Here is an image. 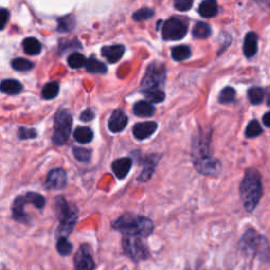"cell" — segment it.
<instances>
[{
	"label": "cell",
	"instance_id": "ac0fdd59",
	"mask_svg": "<svg viewBox=\"0 0 270 270\" xmlns=\"http://www.w3.org/2000/svg\"><path fill=\"white\" fill-rule=\"evenodd\" d=\"M244 54L246 57H252L257 51V36L255 33L250 32L245 37L244 40Z\"/></svg>",
	"mask_w": 270,
	"mask_h": 270
},
{
	"label": "cell",
	"instance_id": "ba28073f",
	"mask_svg": "<svg viewBox=\"0 0 270 270\" xmlns=\"http://www.w3.org/2000/svg\"><path fill=\"white\" fill-rule=\"evenodd\" d=\"M166 79V70L165 67L158 62L150 65L147 69L145 77L143 78L141 89L142 92L154 89H161L165 84Z\"/></svg>",
	"mask_w": 270,
	"mask_h": 270
},
{
	"label": "cell",
	"instance_id": "60d3db41",
	"mask_svg": "<svg viewBox=\"0 0 270 270\" xmlns=\"http://www.w3.org/2000/svg\"><path fill=\"white\" fill-rule=\"evenodd\" d=\"M94 112L90 109H88L86 111H84L83 113L80 114V121H83V122H90L92 121V119L94 118Z\"/></svg>",
	"mask_w": 270,
	"mask_h": 270
},
{
	"label": "cell",
	"instance_id": "f546056e",
	"mask_svg": "<svg viewBox=\"0 0 270 270\" xmlns=\"http://www.w3.org/2000/svg\"><path fill=\"white\" fill-rule=\"evenodd\" d=\"M12 67H13V69L16 71L24 72V71L32 70L34 68V64L28 59L19 57V58H15L13 61H12Z\"/></svg>",
	"mask_w": 270,
	"mask_h": 270
},
{
	"label": "cell",
	"instance_id": "9c48e42d",
	"mask_svg": "<svg viewBox=\"0 0 270 270\" xmlns=\"http://www.w3.org/2000/svg\"><path fill=\"white\" fill-rule=\"evenodd\" d=\"M123 248L126 255L136 263L145 261L149 257L148 247L141 237L125 235L123 238Z\"/></svg>",
	"mask_w": 270,
	"mask_h": 270
},
{
	"label": "cell",
	"instance_id": "f35d334b",
	"mask_svg": "<svg viewBox=\"0 0 270 270\" xmlns=\"http://www.w3.org/2000/svg\"><path fill=\"white\" fill-rule=\"evenodd\" d=\"M193 0H174V8L179 11H188L192 8Z\"/></svg>",
	"mask_w": 270,
	"mask_h": 270
},
{
	"label": "cell",
	"instance_id": "7c38bea8",
	"mask_svg": "<svg viewBox=\"0 0 270 270\" xmlns=\"http://www.w3.org/2000/svg\"><path fill=\"white\" fill-rule=\"evenodd\" d=\"M67 185V173L61 168L53 169L49 172L45 188L49 190H59Z\"/></svg>",
	"mask_w": 270,
	"mask_h": 270
},
{
	"label": "cell",
	"instance_id": "2e32d148",
	"mask_svg": "<svg viewBox=\"0 0 270 270\" xmlns=\"http://www.w3.org/2000/svg\"><path fill=\"white\" fill-rule=\"evenodd\" d=\"M158 161H159V158L156 155L147 156L145 162H144L143 171L139 177V180L143 181V183H146V181L150 180V179L152 178V175L155 171L156 165H158Z\"/></svg>",
	"mask_w": 270,
	"mask_h": 270
},
{
	"label": "cell",
	"instance_id": "74e56055",
	"mask_svg": "<svg viewBox=\"0 0 270 270\" xmlns=\"http://www.w3.org/2000/svg\"><path fill=\"white\" fill-rule=\"evenodd\" d=\"M36 136L37 133L34 129H29L24 127H20L18 129V137H19L20 140H31L34 139Z\"/></svg>",
	"mask_w": 270,
	"mask_h": 270
},
{
	"label": "cell",
	"instance_id": "f1b7e54d",
	"mask_svg": "<svg viewBox=\"0 0 270 270\" xmlns=\"http://www.w3.org/2000/svg\"><path fill=\"white\" fill-rule=\"evenodd\" d=\"M56 247H57L58 253L62 256H67L69 254H71L72 250H73L72 244L67 240L66 236H60L58 238L57 244H56Z\"/></svg>",
	"mask_w": 270,
	"mask_h": 270
},
{
	"label": "cell",
	"instance_id": "4fadbf2b",
	"mask_svg": "<svg viewBox=\"0 0 270 270\" xmlns=\"http://www.w3.org/2000/svg\"><path fill=\"white\" fill-rule=\"evenodd\" d=\"M158 124L155 122H144L136 124L133 127V135L136 140L144 141L155 133Z\"/></svg>",
	"mask_w": 270,
	"mask_h": 270
},
{
	"label": "cell",
	"instance_id": "8992f818",
	"mask_svg": "<svg viewBox=\"0 0 270 270\" xmlns=\"http://www.w3.org/2000/svg\"><path fill=\"white\" fill-rule=\"evenodd\" d=\"M28 204L34 205L36 208L42 209L46 205V199L41 194L36 192H27L17 197L13 204V217L17 222L27 224L30 222L29 216L24 212V207Z\"/></svg>",
	"mask_w": 270,
	"mask_h": 270
},
{
	"label": "cell",
	"instance_id": "5bb4252c",
	"mask_svg": "<svg viewBox=\"0 0 270 270\" xmlns=\"http://www.w3.org/2000/svg\"><path fill=\"white\" fill-rule=\"evenodd\" d=\"M128 125V116L122 110H116L111 114L108 127L113 133L122 132Z\"/></svg>",
	"mask_w": 270,
	"mask_h": 270
},
{
	"label": "cell",
	"instance_id": "603a6c76",
	"mask_svg": "<svg viewBox=\"0 0 270 270\" xmlns=\"http://www.w3.org/2000/svg\"><path fill=\"white\" fill-rule=\"evenodd\" d=\"M74 139L80 144H89L92 142L94 133L93 131L88 127H78L73 133Z\"/></svg>",
	"mask_w": 270,
	"mask_h": 270
},
{
	"label": "cell",
	"instance_id": "4316f807",
	"mask_svg": "<svg viewBox=\"0 0 270 270\" xmlns=\"http://www.w3.org/2000/svg\"><path fill=\"white\" fill-rule=\"evenodd\" d=\"M172 58L177 61H183L191 56V50L187 46H179L172 49Z\"/></svg>",
	"mask_w": 270,
	"mask_h": 270
},
{
	"label": "cell",
	"instance_id": "9a60e30c",
	"mask_svg": "<svg viewBox=\"0 0 270 270\" xmlns=\"http://www.w3.org/2000/svg\"><path fill=\"white\" fill-rule=\"evenodd\" d=\"M132 167V160L130 158L118 159L112 162V171L118 180H123L127 177Z\"/></svg>",
	"mask_w": 270,
	"mask_h": 270
},
{
	"label": "cell",
	"instance_id": "d4e9b609",
	"mask_svg": "<svg viewBox=\"0 0 270 270\" xmlns=\"http://www.w3.org/2000/svg\"><path fill=\"white\" fill-rule=\"evenodd\" d=\"M192 34L193 37H196V38L204 39L210 36L211 28L205 22H198L192 30Z\"/></svg>",
	"mask_w": 270,
	"mask_h": 270
},
{
	"label": "cell",
	"instance_id": "7402d4cb",
	"mask_svg": "<svg viewBox=\"0 0 270 270\" xmlns=\"http://www.w3.org/2000/svg\"><path fill=\"white\" fill-rule=\"evenodd\" d=\"M23 51L28 55H38L41 52V43L33 37H29L26 38L22 42Z\"/></svg>",
	"mask_w": 270,
	"mask_h": 270
},
{
	"label": "cell",
	"instance_id": "4dcf8cb0",
	"mask_svg": "<svg viewBox=\"0 0 270 270\" xmlns=\"http://www.w3.org/2000/svg\"><path fill=\"white\" fill-rule=\"evenodd\" d=\"M86 57L80 53H73L68 57V65L72 69H80L86 66Z\"/></svg>",
	"mask_w": 270,
	"mask_h": 270
},
{
	"label": "cell",
	"instance_id": "8d00e7d4",
	"mask_svg": "<svg viewBox=\"0 0 270 270\" xmlns=\"http://www.w3.org/2000/svg\"><path fill=\"white\" fill-rule=\"evenodd\" d=\"M153 15H154V11H152L151 9L144 8L135 12L133 14V19L136 21H145L149 19V18H151Z\"/></svg>",
	"mask_w": 270,
	"mask_h": 270
},
{
	"label": "cell",
	"instance_id": "83f0119b",
	"mask_svg": "<svg viewBox=\"0 0 270 270\" xmlns=\"http://www.w3.org/2000/svg\"><path fill=\"white\" fill-rule=\"evenodd\" d=\"M144 95L148 99L149 103L153 104H160L165 99V93L161 89H154V90H148L143 92Z\"/></svg>",
	"mask_w": 270,
	"mask_h": 270
},
{
	"label": "cell",
	"instance_id": "484cf974",
	"mask_svg": "<svg viewBox=\"0 0 270 270\" xmlns=\"http://www.w3.org/2000/svg\"><path fill=\"white\" fill-rule=\"evenodd\" d=\"M59 93V85L56 81L48 83L41 91V95L45 99H53L58 95Z\"/></svg>",
	"mask_w": 270,
	"mask_h": 270
},
{
	"label": "cell",
	"instance_id": "836d02e7",
	"mask_svg": "<svg viewBox=\"0 0 270 270\" xmlns=\"http://www.w3.org/2000/svg\"><path fill=\"white\" fill-rule=\"evenodd\" d=\"M248 98L252 105H259L264 99V91L259 87H253L248 91Z\"/></svg>",
	"mask_w": 270,
	"mask_h": 270
},
{
	"label": "cell",
	"instance_id": "ab89813d",
	"mask_svg": "<svg viewBox=\"0 0 270 270\" xmlns=\"http://www.w3.org/2000/svg\"><path fill=\"white\" fill-rule=\"evenodd\" d=\"M10 13L8 10L0 9V30H3L9 21Z\"/></svg>",
	"mask_w": 270,
	"mask_h": 270
},
{
	"label": "cell",
	"instance_id": "e0dca14e",
	"mask_svg": "<svg viewBox=\"0 0 270 270\" xmlns=\"http://www.w3.org/2000/svg\"><path fill=\"white\" fill-rule=\"evenodd\" d=\"M125 53V48L121 45H114V46H108L104 47L102 49V54L104 57L108 60L111 64H115L119 59L123 57Z\"/></svg>",
	"mask_w": 270,
	"mask_h": 270
},
{
	"label": "cell",
	"instance_id": "5b68a950",
	"mask_svg": "<svg viewBox=\"0 0 270 270\" xmlns=\"http://www.w3.org/2000/svg\"><path fill=\"white\" fill-rule=\"evenodd\" d=\"M55 210L56 215L59 219L58 234L60 236H69L73 231L75 224L77 222V212L76 210L71 209L69 207L67 200L62 198H56L55 200Z\"/></svg>",
	"mask_w": 270,
	"mask_h": 270
},
{
	"label": "cell",
	"instance_id": "d6986e66",
	"mask_svg": "<svg viewBox=\"0 0 270 270\" xmlns=\"http://www.w3.org/2000/svg\"><path fill=\"white\" fill-rule=\"evenodd\" d=\"M0 91L9 95H16L22 91V85L15 79H5L0 84Z\"/></svg>",
	"mask_w": 270,
	"mask_h": 270
},
{
	"label": "cell",
	"instance_id": "ffe728a7",
	"mask_svg": "<svg viewBox=\"0 0 270 270\" xmlns=\"http://www.w3.org/2000/svg\"><path fill=\"white\" fill-rule=\"evenodd\" d=\"M134 114L142 117H148L152 116L155 112L154 106L147 102V100H142V102H137L133 107Z\"/></svg>",
	"mask_w": 270,
	"mask_h": 270
},
{
	"label": "cell",
	"instance_id": "3957f363",
	"mask_svg": "<svg viewBox=\"0 0 270 270\" xmlns=\"http://www.w3.org/2000/svg\"><path fill=\"white\" fill-rule=\"evenodd\" d=\"M112 227L124 235L144 238L152 234L154 224L146 216L124 215L112 223Z\"/></svg>",
	"mask_w": 270,
	"mask_h": 270
},
{
	"label": "cell",
	"instance_id": "52a82bcc",
	"mask_svg": "<svg viewBox=\"0 0 270 270\" xmlns=\"http://www.w3.org/2000/svg\"><path fill=\"white\" fill-rule=\"evenodd\" d=\"M73 118L70 112L60 110L54 118V133L52 142L56 146H64L71 134Z\"/></svg>",
	"mask_w": 270,
	"mask_h": 270
},
{
	"label": "cell",
	"instance_id": "30bf717a",
	"mask_svg": "<svg viewBox=\"0 0 270 270\" xmlns=\"http://www.w3.org/2000/svg\"><path fill=\"white\" fill-rule=\"evenodd\" d=\"M162 38L166 40H180L187 34L186 24L177 17H172L165 21L162 28Z\"/></svg>",
	"mask_w": 270,
	"mask_h": 270
},
{
	"label": "cell",
	"instance_id": "cb8c5ba5",
	"mask_svg": "<svg viewBox=\"0 0 270 270\" xmlns=\"http://www.w3.org/2000/svg\"><path fill=\"white\" fill-rule=\"evenodd\" d=\"M86 69L88 72L95 74H105L107 73V67L104 62L97 60L96 58L91 57L86 61Z\"/></svg>",
	"mask_w": 270,
	"mask_h": 270
},
{
	"label": "cell",
	"instance_id": "44dd1931",
	"mask_svg": "<svg viewBox=\"0 0 270 270\" xmlns=\"http://www.w3.org/2000/svg\"><path fill=\"white\" fill-rule=\"evenodd\" d=\"M218 12L217 3L216 0H206V1L202 2L198 8V13L203 17L211 18L215 17Z\"/></svg>",
	"mask_w": 270,
	"mask_h": 270
},
{
	"label": "cell",
	"instance_id": "7bdbcfd3",
	"mask_svg": "<svg viewBox=\"0 0 270 270\" xmlns=\"http://www.w3.org/2000/svg\"><path fill=\"white\" fill-rule=\"evenodd\" d=\"M187 270H189V269H187Z\"/></svg>",
	"mask_w": 270,
	"mask_h": 270
},
{
	"label": "cell",
	"instance_id": "d590c367",
	"mask_svg": "<svg viewBox=\"0 0 270 270\" xmlns=\"http://www.w3.org/2000/svg\"><path fill=\"white\" fill-rule=\"evenodd\" d=\"M73 154L75 156V159L79 162H89L91 159V150L86 149V148H74L73 149Z\"/></svg>",
	"mask_w": 270,
	"mask_h": 270
},
{
	"label": "cell",
	"instance_id": "d6a6232c",
	"mask_svg": "<svg viewBox=\"0 0 270 270\" xmlns=\"http://www.w3.org/2000/svg\"><path fill=\"white\" fill-rule=\"evenodd\" d=\"M235 96H236V92L234 88L227 87L221 92V94H219L218 100L221 104H231L235 100Z\"/></svg>",
	"mask_w": 270,
	"mask_h": 270
},
{
	"label": "cell",
	"instance_id": "8fae6325",
	"mask_svg": "<svg viewBox=\"0 0 270 270\" xmlns=\"http://www.w3.org/2000/svg\"><path fill=\"white\" fill-rule=\"evenodd\" d=\"M74 270H94L95 263L88 245H81L74 257Z\"/></svg>",
	"mask_w": 270,
	"mask_h": 270
},
{
	"label": "cell",
	"instance_id": "277c9868",
	"mask_svg": "<svg viewBox=\"0 0 270 270\" xmlns=\"http://www.w3.org/2000/svg\"><path fill=\"white\" fill-rule=\"evenodd\" d=\"M242 252L249 256H255L263 262L270 260V246L267 240L254 229L247 230L240 240Z\"/></svg>",
	"mask_w": 270,
	"mask_h": 270
},
{
	"label": "cell",
	"instance_id": "6da1fadb",
	"mask_svg": "<svg viewBox=\"0 0 270 270\" xmlns=\"http://www.w3.org/2000/svg\"><path fill=\"white\" fill-rule=\"evenodd\" d=\"M211 132L198 133L192 142V162L197 170L204 175L216 177L222 171V162L212 155Z\"/></svg>",
	"mask_w": 270,
	"mask_h": 270
},
{
	"label": "cell",
	"instance_id": "1f68e13d",
	"mask_svg": "<svg viewBox=\"0 0 270 270\" xmlns=\"http://www.w3.org/2000/svg\"><path fill=\"white\" fill-rule=\"evenodd\" d=\"M263 133V129L261 127L260 123L257 121H251L248 125H247V128L246 131H245V135L248 139H254V137L259 136Z\"/></svg>",
	"mask_w": 270,
	"mask_h": 270
},
{
	"label": "cell",
	"instance_id": "e575fe53",
	"mask_svg": "<svg viewBox=\"0 0 270 270\" xmlns=\"http://www.w3.org/2000/svg\"><path fill=\"white\" fill-rule=\"evenodd\" d=\"M75 27V19L73 16H65L58 19V31L60 32H70Z\"/></svg>",
	"mask_w": 270,
	"mask_h": 270
},
{
	"label": "cell",
	"instance_id": "7a4b0ae2",
	"mask_svg": "<svg viewBox=\"0 0 270 270\" xmlns=\"http://www.w3.org/2000/svg\"><path fill=\"white\" fill-rule=\"evenodd\" d=\"M240 196L244 208L252 212L259 205L263 196V186L260 172L255 169H248L240 185Z\"/></svg>",
	"mask_w": 270,
	"mask_h": 270
},
{
	"label": "cell",
	"instance_id": "b9f144b4",
	"mask_svg": "<svg viewBox=\"0 0 270 270\" xmlns=\"http://www.w3.org/2000/svg\"><path fill=\"white\" fill-rule=\"evenodd\" d=\"M263 123L266 126V127L270 128V112L266 113V114L263 116Z\"/></svg>",
	"mask_w": 270,
	"mask_h": 270
}]
</instances>
